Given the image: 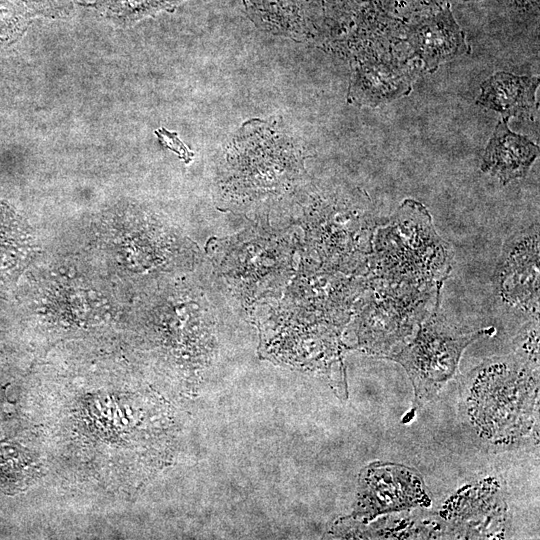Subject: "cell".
I'll use <instances>...</instances> for the list:
<instances>
[{
	"label": "cell",
	"instance_id": "cell-1",
	"mask_svg": "<svg viewBox=\"0 0 540 540\" xmlns=\"http://www.w3.org/2000/svg\"><path fill=\"white\" fill-rule=\"evenodd\" d=\"M529 365L510 355L489 359L474 371L469 412L488 437H515L529 429L536 395Z\"/></svg>",
	"mask_w": 540,
	"mask_h": 540
},
{
	"label": "cell",
	"instance_id": "cell-2",
	"mask_svg": "<svg viewBox=\"0 0 540 540\" xmlns=\"http://www.w3.org/2000/svg\"><path fill=\"white\" fill-rule=\"evenodd\" d=\"M493 332V327L461 332L434 314L420 326L413 341L386 358L406 370L414 387L415 408L432 398L454 376L462 352L469 344Z\"/></svg>",
	"mask_w": 540,
	"mask_h": 540
},
{
	"label": "cell",
	"instance_id": "cell-3",
	"mask_svg": "<svg viewBox=\"0 0 540 540\" xmlns=\"http://www.w3.org/2000/svg\"><path fill=\"white\" fill-rule=\"evenodd\" d=\"M497 290L511 303H531L538 308L539 229L519 232L503 249L495 272Z\"/></svg>",
	"mask_w": 540,
	"mask_h": 540
},
{
	"label": "cell",
	"instance_id": "cell-4",
	"mask_svg": "<svg viewBox=\"0 0 540 540\" xmlns=\"http://www.w3.org/2000/svg\"><path fill=\"white\" fill-rule=\"evenodd\" d=\"M364 483L360 510L361 514L371 517L415 506L426 498L421 477L403 466H370Z\"/></svg>",
	"mask_w": 540,
	"mask_h": 540
},
{
	"label": "cell",
	"instance_id": "cell-5",
	"mask_svg": "<svg viewBox=\"0 0 540 540\" xmlns=\"http://www.w3.org/2000/svg\"><path fill=\"white\" fill-rule=\"evenodd\" d=\"M538 155V146L526 136L510 131L507 120L503 119L487 144L481 170L497 176L506 184L524 177Z\"/></svg>",
	"mask_w": 540,
	"mask_h": 540
},
{
	"label": "cell",
	"instance_id": "cell-6",
	"mask_svg": "<svg viewBox=\"0 0 540 540\" xmlns=\"http://www.w3.org/2000/svg\"><path fill=\"white\" fill-rule=\"evenodd\" d=\"M410 42L426 68L433 69L465 51V38L449 10L427 19L410 34Z\"/></svg>",
	"mask_w": 540,
	"mask_h": 540
},
{
	"label": "cell",
	"instance_id": "cell-7",
	"mask_svg": "<svg viewBox=\"0 0 540 540\" xmlns=\"http://www.w3.org/2000/svg\"><path fill=\"white\" fill-rule=\"evenodd\" d=\"M538 83L535 77L499 72L483 82L477 102L506 118L526 115L535 105Z\"/></svg>",
	"mask_w": 540,
	"mask_h": 540
},
{
	"label": "cell",
	"instance_id": "cell-8",
	"mask_svg": "<svg viewBox=\"0 0 540 540\" xmlns=\"http://www.w3.org/2000/svg\"><path fill=\"white\" fill-rule=\"evenodd\" d=\"M187 0H94L90 4L100 14L121 25L135 22L162 11H173Z\"/></svg>",
	"mask_w": 540,
	"mask_h": 540
},
{
	"label": "cell",
	"instance_id": "cell-9",
	"mask_svg": "<svg viewBox=\"0 0 540 540\" xmlns=\"http://www.w3.org/2000/svg\"><path fill=\"white\" fill-rule=\"evenodd\" d=\"M539 325L531 322L523 328L515 339V355L522 361L538 366Z\"/></svg>",
	"mask_w": 540,
	"mask_h": 540
},
{
	"label": "cell",
	"instance_id": "cell-10",
	"mask_svg": "<svg viewBox=\"0 0 540 540\" xmlns=\"http://www.w3.org/2000/svg\"><path fill=\"white\" fill-rule=\"evenodd\" d=\"M160 141L169 149L179 155L185 163H189L193 157V153L177 138V133L170 132L164 128L155 131Z\"/></svg>",
	"mask_w": 540,
	"mask_h": 540
},
{
	"label": "cell",
	"instance_id": "cell-11",
	"mask_svg": "<svg viewBox=\"0 0 540 540\" xmlns=\"http://www.w3.org/2000/svg\"><path fill=\"white\" fill-rule=\"evenodd\" d=\"M16 10L8 2L0 0V26L14 25L16 22Z\"/></svg>",
	"mask_w": 540,
	"mask_h": 540
}]
</instances>
